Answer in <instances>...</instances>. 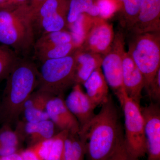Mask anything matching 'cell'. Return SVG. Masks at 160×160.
Here are the masks:
<instances>
[{"mask_svg":"<svg viewBox=\"0 0 160 160\" xmlns=\"http://www.w3.org/2000/svg\"><path fill=\"white\" fill-rule=\"evenodd\" d=\"M99 112L80 129L89 160H105L124 139L117 109L111 96Z\"/></svg>","mask_w":160,"mask_h":160,"instance_id":"6da1fadb","label":"cell"},{"mask_svg":"<svg viewBox=\"0 0 160 160\" xmlns=\"http://www.w3.org/2000/svg\"><path fill=\"white\" fill-rule=\"evenodd\" d=\"M39 70L28 58H19L6 78V87L0 103V119L11 125L18 121L27 99L38 87Z\"/></svg>","mask_w":160,"mask_h":160,"instance_id":"7a4b0ae2","label":"cell"},{"mask_svg":"<svg viewBox=\"0 0 160 160\" xmlns=\"http://www.w3.org/2000/svg\"><path fill=\"white\" fill-rule=\"evenodd\" d=\"M33 18L29 1L0 8V44L26 57L35 42Z\"/></svg>","mask_w":160,"mask_h":160,"instance_id":"3957f363","label":"cell"},{"mask_svg":"<svg viewBox=\"0 0 160 160\" xmlns=\"http://www.w3.org/2000/svg\"><path fill=\"white\" fill-rule=\"evenodd\" d=\"M127 52L143 74L147 90L160 69V32L133 35Z\"/></svg>","mask_w":160,"mask_h":160,"instance_id":"277c9868","label":"cell"},{"mask_svg":"<svg viewBox=\"0 0 160 160\" xmlns=\"http://www.w3.org/2000/svg\"><path fill=\"white\" fill-rule=\"evenodd\" d=\"M75 69L73 53L42 62L39 71L38 89L53 96H63L66 89L75 84Z\"/></svg>","mask_w":160,"mask_h":160,"instance_id":"5b68a950","label":"cell"},{"mask_svg":"<svg viewBox=\"0 0 160 160\" xmlns=\"http://www.w3.org/2000/svg\"><path fill=\"white\" fill-rule=\"evenodd\" d=\"M120 105L125 118V144L130 153L139 159L147 153L144 121L141 106L127 95Z\"/></svg>","mask_w":160,"mask_h":160,"instance_id":"8992f818","label":"cell"},{"mask_svg":"<svg viewBox=\"0 0 160 160\" xmlns=\"http://www.w3.org/2000/svg\"><path fill=\"white\" fill-rule=\"evenodd\" d=\"M125 52L124 34L119 32L115 35L111 49L103 55L101 66L106 82L120 104L127 95L123 81V57Z\"/></svg>","mask_w":160,"mask_h":160,"instance_id":"52a82bcc","label":"cell"},{"mask_svg":"<svg viewBox=\"0 0 160 160\" xmlns=\"http://www.w3.org/2000/svg\"><path fill=\"white\" fill-rule=\"evenodd\" d=\"M68 8L69 0H47L34 15V29L37 26L42 34L65 29Z\"/></svg>","mask_w":160,"mask_h":160,"instance_id":"ba28073f","label":"cell"},{"mask_svg":"<svg viewBox=\"0 0 160 160\" xmlns=\"http://www.w3.org/2000/svg\"><path fill=\"white\" fill-rule=\"evenodd\" d=\"M144 121L147 160H160V109L158 103L152 102L141 107Z\"/></svg>","mask_w":160,"mask_h":160,"instance_id":"9c48e42d","label":"cell"},{"mask_svg":"<svg viewBox=\"0 0 160 160\" xmlns=\"http://www.w3.org/2000/svg\"><path fill=\"white\" fill-rule=\"evenodd\" d=\"M114 36L112 25L99 17H95L91 29L80 47L104 55L111 49Z\"/></svg>","mask_w":160,"mask_h":160,"instance_id":"30bf717a","label":"cell"},{"mask_svg":"<svg viewBox=\"0 0 160 160\" xmlns=\"http://www.w3.org/2000/svg\"><path fill=\"white\" fill-rule=\"evenodd\" d=\"M132 35L160 31V0H142L137 18L128 30Z\"/></svg>","mask_w":160,"mask_h":160,"instance_id":"8fae6325","label":"cell"},{"mask_svg":"<svg viewBox=\"0 0 160 160\" xmlns=\"http://www.w3.org/2000/svg\"><path fill=\"white\" fill-rule=\"evenodd\" d=\"M46 111L49 119L60 131L78 134L80 126L78 120L66 106L63 96H52L47 102Z\"/></svg>","mask_w":160,"mask_h":160,"instance_id":"7c38bea8","label":"cell"},{"mask_svg":"<svg viewBox=\"0 0 160 160\" xmlns=\"http://www.w3.org/2000/svg\"><path fill=\"white\" fill-rule=\"evenodd\" d=\"M65 101L69 111L78 120L80 129L95 114L94 110L97 106L84 92L79 84L73 85L72 90Z\"/></svg>","mask_w":160,"mask_h":160,"instance_id":"4fadbf2b","label":"cell"},{"mask_svg":"<svg viewBox=\"0 0 160 160\" xmlns=\"http://www.w3.org/2000/svg\"><path fill=\"white\" fill-rule=\"evenodd\" d=\"M123 81L128 97L140 105L142 92L145 88V79L128 52L123 57Z\"/></svg>","mask_w":160,"mask_h":160,"instance_id":"5bb4252c","label":"cell"},{"mask_svg":"<svg viewBox=\"0 0 160 160\" xmlns=\"http://www.w3.org/2000/svg\"><path fill=\"white\" fill-rule=\"evenodd\" d=\"M56 128L49 119L36 123L22 121H18L15 131L20 141L28 140L33 146L53 138L57 133L56 132Z\"/></svg>","mask_w":160,"mask_h":160,"instance_id":"9a60e30c","label":"cell"},{"mask_svg":"<svg viewBox=\"0 0 160 160\" xmlns=\"http://www.w3.org/2000/svg\"><path fill=\"white\" fill-rule=\"evenodd\" d=\"M73 56L76 66L75 84L83 85L94 70L101 68L103 55L79 47Z\"/></svg>","mask_w":160,"mask_h":160,"instance_id":"2e32d148","label":"cell"},{"mask_svg":"<svg viewBox=\"0 0 160 160\" xmlns=\"http://www.w3.org/2000/svg\"><path fill=\"white\" fill-rule=\"evenodd\" d=\"M52 96H54L38 89L33 92L23 106L24 121L29 122L36 123L49 120L46 106L47 102Z\"/></svg>","mask_w":160,"mask_h":160,"instance_id":"e0dca14e","label":"cell"},{"mask_svg":"<svg viewBox=\"0 0 160 160\" xmlns=\"http://www.w3.org/2000/svg\"><path fill=\"white\" fill-rule=\"evenodd\" d=\"M86 94L96 106H101L108 99L109 86L101 68H98L83 84Z\"/></svg>","mask_w":160,"mask_h":160,"instance_id":"ac0fdd59","label":"cell"},{"mask_svg":"<svg viewBox=\"0 0 160 160\" xmlns=\"http://www.w3.org/2000/svg\"><path fill=\"white\" fill-rule=\"evenodd\" d=\"M86 154L85 143L78 134L69 132L64 141L62 160H83Z\"/></svg>","mask_w":160,"mask_h":160,"instance_id":"d6986e66","label":"cell"},{"mask_svg":"<svg viewBox=\"0 0 160 160\" xmlns=\"http://www.w3.org/2000/svg\"><path fill=\"white\" fill-rule=\"evenodd\" d=\"M95 18L86 13L80 15L77 20L67 25L72 35V42L78 48L82 45L87 33L91 29Z\"/></svg>","mask_w":160,"mask_h":160,"instance_id":"ffe728a7","label":"cell"},{"mask_svg":"<svg viewBox=\"0 0 160 160\" xmlns=\"http://www.w3.org/2000/svg\"><path fill=\"white\" fill-rule=\"evenodd\" d=\"M78 47L73 42L34 50L35 57L41 62L71 55Z\"/></svg>","mask_w":160,"mask_h":160,"instance_id":"44dd1931","label":"cell"},{"mask_svg":"<svg viewBox=\"0 0 160 160\" xmlns=\"http://www.w3.org/2000/svg\"><path fill=\"white\" fill-rule=\"evenodd\" d=\"M72 42L71 33L66 29L45 33L35 42L33 49L38 50Z\"/></svg>","mask_w":160,"mask_h":160,"instance_id":"7402d4cb","label":"cell"},{"mask_svg":"<svg viewBox=\"0 0 160 160\" xmlns=\"http://www.w3.org/2000/svg\"><path fill=\"white\" fill-rule=\"evenodd\" d=\"M142 0H118L121 10L122 26L129 30L134 24L139 10Z\"/></svg>","mask_w":160,"mask_h":160,"instance_id":"603a6c76","label":"cell"},{"mask_svg":"<svg viewBox=\"0 0 160 160\" xmlns=\"http://www.w3.org/2000/svg\"><path fill=\"white\" fill-rule=\"evenodd\" d=\"M19 58L11 48L0 44V80L6 79Z\"/></svg>","mask_w":160,"mask_h":160,"instance_id":"cb8c5ba5","label":"cell"},{"mask_svg":"<svg viewBox=\"0 0 160 160\" xmlns=\"http://www.w3.org/2000/svg\"><path fill=\"white\" fill-rule=\"evenodd\" d=\"M95 3L94 0H69L67 25L74 22L80 15L83 13L88 14Z\"/></svg>","mask_w":160,"mask_h":160,"instance_id":"d4e9b609","label":"cell"},{"mask_svg":"<svg viewBox=\"0 0 160 160\" xmlns=\"http://www.w3.org/2000/svg\"><path fill=\"white\" fill-rule=\"evenodd\" d=\"M68 133L67 131H60L53 137L51 151L47 160H62L64 141Z\"/></svg>","mask_w":160,"mask_h":160,"instance_id":"484cf974","label":"cell"},{"mask_svg":"<svg viewBox=\"0 0 160 160\" xmlns=\"http://www.w3.org/2000/svg\"><path fill=\"white\" fill-rule=\"evenodd\" d=\"M21 142L11 125L3 124L0 127V146H18Z\"/></svg>","mask_w":160,"mask_h":160,"instance_id":"4316f807","label":"cell"},{"mask_svg":"<svg viewBox=\"0 0 160 160\" xmlns=\"http://www.w3.org/2000/svg\"><path fill=\"white\" fill-rule=\"evenodd\" d=\"M99 9V17L106 20L111 17L116 12L119 10L118 0H98L95 2Z\"/></svg>","mask_w":160,"mask_h":160,"instance_id":"83f0119b","label":"cell"},{"mask_svg":"<svg viewBox=\"0 0 160 160\" xmlns=\"http://www.w3.org/2000/svg\"><path fill=\"white\" fill-rule=\"evenodd\" d=\"M105 160H139V159L134 157L128 150L124 139Z\"/></svg>","mask_w":160,"mask_h":160,"instance_id":"f1b7e54d","label":"cell"},{"mask_svg":"<svg viewBox=\"0 0 160 160\" xmlns=\"http://www.w3.org/2000/svg\"><path fill=\"white\" fill-rule=\"evenodd\" d=\"M52 142L53 138L42 141L31 147L41 160H47L51 151Z\"/></svg>","mask_w":160,"mask_h":160,"instance_id":"f546056e","label":"cell"},{"mask_svg":"<svg viewBox=\"0 0 160 160\" xmlns=\"http://www.w3.org/2000/svg\"><path fill=\"white\" fill-rule=\"evenodd\" d=\"M146 92L153 102L158 103L160 100V69L158 70Z\"/></svg>","mask_w":160,"mask_h":160,"instance_id":"4dcf8cb0","label":"cell"},{"mask_svg":"<svg viewBox=\"0 0 160 160\" xmlns=\"http://www.w3.org/2000/svg\"><path fill=\"white\" fill-rule=\"evenodd\" d=\"M20 153L23 160H41L31 146Z\"/></svg>","mask_w":160,"mask_h":160,"instance_id":"1f68e13d","label":"cell"},{"mask_svg":"<svg viewBox=\"0 0 160 160\" xmlns=\"http://www.w3.org/2000/svg\"><path fill=\"white\" fill-rule=\"evenodd\" d=\"M46 1L47 0H29V5L33 12V14H35L41 5Z\"/></svg>","mask_w":160,"mask_h":160,"instance_id":"d6a6232c","label":"cell"},{"mask_svg":"<svg viewBox=\"0 0 160 160\" xmlns=\"http://www.w3.org/2000/svg\"><path fill=\"white\" fill-rule=\"evenodd\" d=\"M0 160H23L20 152H17L7 156L0 157Z\"/></svg>","mask_w":160,"mask_h":160,"instance_id":"836d02e7","label":"cell"},{"mask_svg":"<svg viewBox=\"0 0 160 160\" xmlns=\"http://www.w3.org/2000/svg\"><path fill=\"white\" fill-rule=\"evenodd\" d=\"M12 5L11 0H0V8H6Z\"/></svg>","mask_w":160,"mask_h":160,"instance_id":"e575fe53","label":"cell"},{"mask_svg":"<svg viewBox=\"0 0 160 160\" xmlns=\"http://www.w3.org/2000/svg\"><path fill=\"white\" fill-rule=\"evenodd\" d=\"M12 2L13 5L14 4H22L29 2V0H11Z\"/></svg>","mask_w":160,"mask_h":160,"instance_id":"d590c367","label":"cell"},{"mask_svg":"<svg viewBox=\"0 0 160 160\" xmlns=\"http://www.w3.org/2000/svg\"><path fill=\"white\" fill-rule=\"evenodd\" d=\"M95 1H96H96H98V0H95Z\"/></svg>","mask_w":160,"mask_h":160,"instance_id":"8d00e7d4","label":"cell"}]
</instances>
